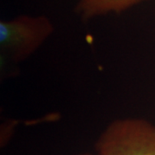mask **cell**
Here are the masks:
<instances>
[{
	"label": "cell",
	"mask_w": 155,
	"mask_h": 155,
	"mask_svg": "<svg viewBox=\"0 0 155 155\" xmlns=\"http://www.w3.org/2000/svg\"><path fill=\"white\" fill-rule=\"evenodd\" d=\"M97 155H155V124L141 118L112 121L95 144Z\"/></svg>",
	"instance_id": "6da1fadb"
},
{
	"label": "cell",
	"mask_w": 155,
	"mask_h": 155,
	"mask_svg": "<svg viewBox=\"0 0 155 155\" xmlns=\"http://www.w3.org/2000/svg\"><path fill=\"white\" fill-rule=\"evenodd\" d=\"M54 33L46 17L21 16L0 22V52L5 61L18 64L28 59Z\"/></svg>",
	"instance_id": "7a4b0ae2"
},
{
	"label": "cell",
	"mask_w": 155,
	"mask_h": 155,
	"mask_svg": "<svg viewBox=\"0 0 155 155\" xmlns=\"http://www.w3.org/2000/svg\"><path fill=\"white\" fill-rule=\"evenodd\" d=\"M144 0H84L85 12L97 17L110 13H120L138 5Z\"/></svg>",
	"instance_id": "3957f363"
},
{
	"label": "cell",
	"mask_w": 155,
	"mask_h": 155,
	"mask_svg": "<svg viewBox=\"0 0 155 155\" xmlns=\"http://www.w3.org/2000/svg\"><path fill=\"white\" fill-rule=\"evenodd\" d=\"M75 155H93V154H91V153H78V154H75Z\"/></svg>",
	"instance_id": "277c9868"
}]
</instances>
